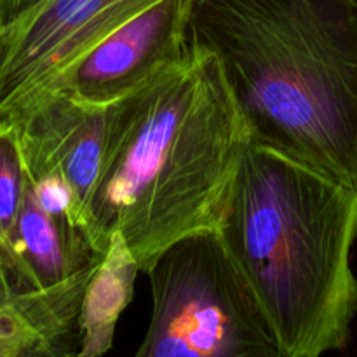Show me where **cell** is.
Instances as JSON below:
<instances>
[{
	"label": "cell",
	"instance_id": "cell-1",
	"mask_svg": "<svg viewBox=\"0 0 357 357\" xmlns=\"http://www.w3.org/2000/svg\"><path fill=\"white\" fill-rule=\"evenodd\" d=\"M248 142L218 61L197 49L114 103L107 160L84 218L93 250L103 257L119 234L146 272L171 244L218 229Z\"/></svg>",
	"mask_w": 357,
	"mask_h": 357
},
{
	"label": "cell",
	"instance_id": "cell-2",
	"mask_svg": "<svg viewBox=\"0 0 357 357\" xmlns=\"http://www.w3.org/2000/svg\"><path fill=\"white\" fill-rule=\"evenodd\" d=\"M251 142L357 187V0H190Z\"/></svg>",
	"mask_w": 357,
	"mask_h": 357
},
{
	"label": "cell",
	"instance_id": "cell-3",
	"mask_svg": "<svg viewBox=\"0 0 357 357\" xmlns=\"http://www.w3.org/2000/svg\"><path fill=\"white\" fill-rule=\"evenodd\" d=\"M216 230L282 357L347 347L357 314V187L250 139Z\"/></svg>",
	"mask_w": 357,
	"mask_h": 357
},
{
	"label": "cell",
	"instance_id": "cell-4",
	"mask_svg": "<svg viewBox=\"0 0 357 357\" xmlns=\"http://www.w3.org/2000/svg\"><path fill=\"white\" fill-rule=\"evenodd\" d=\"M145 274L153 309L132 357H282L218 230L171 244Z\"/></svg>",
	"mask_w": 357,
	"mask_h": 357
},
{
	"label": "cell",
	"instance_id": "cell-5",
	"mask_svg": "<svg viewBox=\"0 0 357 357\" xmlns=\"http://www.w3.org/2000/svg\"><path fill=\"white\" fill-rule=\"evenodd\" d=\"M160 0H44L0 40V119L44 93L112 30Z\"/></svg>",
	"mask_w": 357,
	"mask_h": 357
},
{
	"label": "cell",
	"instance_id": "cell-6",
	"mask_svg": "<svg viewBox=\"0 0 357 357\" xmlns=\"http://www.w3.org/2000/svg\"><path fill=\"white\" fill-rule=\"evenodd\" d=\"M188 9L190 0L153 3L87 49L44 93L59 91L98 107L139 93L190 59Z\"/></svg>",
	"mask_w": 357,
	"mask_h": 357
},
{
	"label": "cell",
	"instance_id": "cell-7",
	"mask_svg": "<svg viewBox=\"0 0 357 357\" xmlns=\"http://www.w3.org/2000/svg\"><path fill=\"white\" fill-rule=\"evenodd\" d=\"M28 176L61 178L82 209V229L93 192L103 173L110 143L114 105L82 103L47 91L16 114Z\"/></svg>",
	"mask_w": 357,
	"mask_h": 357
},
{
	"label": "cell",
	"instance_id": "cell-8",
	"mask_svg": "<svg viewBox=\"0 0 357 357\" xmlns=\"http://www.w3.org/2000/svg\"><path fill=\"white\" fill-rule=\"evenodd\" d=\"M100 260L82 227L68 216L47 211L28 180L9 243V271L16 293L58 288L96 267Z\"/></svg>",
	"mask_w": 357,
	"mask_h": 357
},
{
	"label": "cell",
	"instance_id": "cell-9",
	"mask_svg": "<svg viewBox=\"0 0 357 357\" xmlns=\"http://www.w3.org/2000/svg\"><path fill=\"white\" fill-rule=\"evenodd\" d=\"M94 268L58 288L16 293L0 303V357H56L72 351L68 342Z\"/></svg>",
	"mask_w": 357,
	"mask_h": 357
},
{
	"label": "cell",
	"instance_id": "cell-10",
	"mask_svg": "<svg viewBox=\"0 0 357 357\" xmlns=\"http://www.w3.org/2000/svg\"><path fill=\"white\" fill-rule=\"evenodd\" d=\"M142 271L122 236L115 234L107 253L87 281L77 317L79 357H101L114 345L115 328L135 295Z\"/></svg>",
	"mask_w": 357,
	"mask_h": 357
},
{
	"label": "cell",
	"instance_id": "cell-11",
	"mask_svg": "<svg viewBox=\"0 0 357 357\" xmlns=\"http://www.w3.org/2000/svg\"><path fill=\"white\" fill-rule=\"evenodd\" d=\"M28 187L20 131L13 119H0V255L9 268V243ZM10 274V271H9Z\"/></svg>",
	"mask_w": 357,
	"mask_h": 357
},
{
	"label": "cell",
	"instance_id": "cell-12",
	"mask_svg": "<svg viewBox=\"0 0 357 357\" xmlns=\"http://www.w3.org/2000/svg\"><path fill=\"white\" fill-rule=\"evenodd\" d=\"M42 2L44 0H0V40L14 24L20 23Z\"/></svg>",
	"mask_w": 357,
	"mask_h": 357
},
{
	"label": "cell",
	"instance_id": "cell-13",
	"mask_svg": "<svg viewBox=\"0 0 357 357\" xmlns=\"http://www.w3.org/2000/svg\"><path fill=\"white\" fill-rule=\"evenodd\" d=\"M14 295H16V289H14L13 278H10L9 268H7L6 261H3L2 255H0V303L13 298Z\"/></svg>",
	"mask_w": 357,
	"mask_h": 357
},
{
	"label": "cell",
	"instance_id": "cell-14",
	"mask_svg": "<svg viewBox=\"0 0 357 357\" xmlns=\"http://www.w3.org/2000/svg\"><path fill=\"white\" fill-rule=\"evenodd\" d=\"M56 357H79V356H77L75 352L68 351V352H63V354H59V356H56Z\"/></svg>",
	"mask_w": 357,
	"mask_h": 357
}]
</instances>
